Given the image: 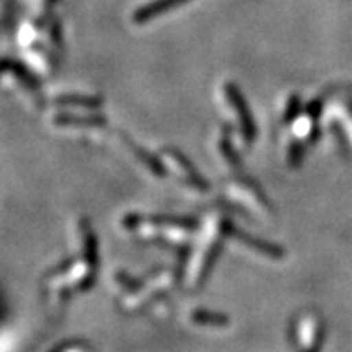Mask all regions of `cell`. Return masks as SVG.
I'll use <instances>...</instances> for the list:
<instances>
[{"instance_id":"cell-8","label":"cell","mask_w":352,"mask_h":352,"mask_svg":"<svg viewBox=\"0 0 352 352\" xmlns=\"http://www.w3.org/2000/svg\"><path fill=\"white\" fill-rule=\"evenodd\" d=\"M297 110H298V98H293L292 101H289V108H287L286 110V113H284V119H286V122H289L293 119V116H295V113H297Z\"/></svg>"},{"instance_id":"cell-7","label":"cell","mask_w":352,"mask_h":352,"mask_svg":"<svg viewBox=\"0 0 352 352\" xmlns=\"http://www.w3.org/2000/svg\"><path fill=\"white\" fill-rule=\"evenodd\" d=\"M60 124H87V126H94V124H104V119H78V117H70V116H60L58 119Z\"/></svg>"},{"instance_id":"cell-6","label":"cell","mask_w":352,"mask_h":352,"mask_svg":"<svg viewBox=\"0 0 352 352\" xmlns=\"http://www.w3.org/2000/svg\"><path fill=\"white\" fill-rule=\"evenodd\" d=\"M61 104H74V107H85V108H98L99 99L85 98V96H67V98L60 99Z\"/></svg>"},{"instance_id":"cell-4","label":"cell","mask_w":352,"mask_h":352,"mask_svg":"<svg viewBox=\"0 0 352 352\" xmlns=\"http://www.w3.org/2000/svg\"><path fill=\"white\" fill-rule=\"evenodd\" d=\"M192 320L196 324H204V325H227L228 320L227 316L218 315V313H210V311H196L192 315Z\"/></svg>"},{"instance_id":"cell-1","label":"cell","mask_w":352,"mask_h":352,"mask_svg":"<svg viewBox=\"0 0 352 352\" xmlns=\"http://www.w3.org/2000/svg\"><path fill=\"white\" fill-rule=\"evenodd\" d=\"M189 0H153L149 4L142 6L133 13V22L135 23H146L149 20L157 19L158 14L166 13V11H171L178 6H184Z\"/></svg>"},{"instance_id":"cell-3","label":"cell","mask_w":352,"mask_h":352,"mask_svg":"<svg viewBox=\"0 0 352 352\" xmlns=\"http://www.w3.org/2000/svg\"><path fill=\"white\" fill-rule=\"evenodd\" d=\"M227 228L232 232V234H234V236L239 237L243 243H246V245L252 246V248H255V250H259L261 254H266V255H270V257H280V255H283V250H280L278 246L270 245V243L261 241V239H255V237L248 236V234L241 232L239 228L232 227V225H228V223H227Z\"/></svg>"},{"instance_id":"cell-2","label":"cell","mask_w":352,"mask_h":352,"mask_svg":"<svg viewBox=\"0 0 352 352\" xmlns=\"http://www.w3.org/2000/svg\"><path fill=\"white\" fill-rule=\"evenodd\" d=\"M228 99L232 101L234 108L239 111V119H241V128H243V133H245V139L252 140L255 135V126H254V121H252V113L248 111V108H246L245 99H243V96L239 94L237 87L228 85Z\"/></svg>"},{"instance_id":"cell-5","label":"cell","mask_w":352,"mask_h":352,"mask_svg":"<svg viewBox=\"0 0 352 352\" xmlns=\"http://www.w3.org/2000/svg\"><path fill=\"white\" fill-rule=\"evenodd\" d=\"M130 146H131V149H133V153L139 155V158H140V160H142L144 166L149 167V169H151V171H153L157 176H164L166 169H164V167L160 166V162H157V160H155V158L151 157V155L146 153L144 149L137 148V144H130Z\"/></svg>"}]
</instances>
